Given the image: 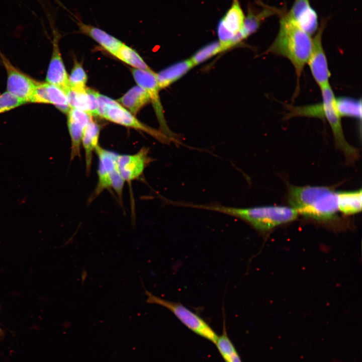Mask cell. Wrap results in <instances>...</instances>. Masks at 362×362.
Masks as SVG:
<instances>
[{"label": "cell", "instance_id": "23", "mask_svg": "<svg viewBox=\"0 0 362 362\" xmlns=\"http://www.w3.org/2000/svg\"><path fill=\"white\" fill-rule=\"evenodd\" d=\"M215 343L225 362H242L235 347L227 335L225 324L222 335L218 336Z\"/></svg>", "mask_w": 362, "mask_h": 362}, {"label": "cell", "instance_id": "12", "mask_svg": "<svg viewBox=\"0 0 362 362\" xmlns=\"http://www.w3.org/2000/svg\"><path fill=\"white\" fill-rule=\"evenodd\" d=\"M149 148L143 147L133 154H119L117 159L119 172L124 182L139 178L146 167L153 161Z\"/></svg>", "mask_w": 362, "mask_h": 362}, {"label": "cell", "instance_id": "2", "mask_svg": "<svg viewBox=\"0 0 362 362\" xmlns=\"http://www.w3.org/2000/svg\"><path fill=\"white\" fill-rule=\"evenodd\" d=\"M288 199L298 214L318 221L333 219L338 211L337 193L327 187L291 186Z\"/></svg>", "mask_w": 362, "mask_h": 362}, {"label": "cell", "instance_id": "15", "mask_svg": "<svg viewBox=\"0 0 362 362\" xmlns=\"http://www.w3.org/2000/svg\"><path fill=\"white\" fill-rule=\"evenodd\" d=\"M52 52L47 71L46 82L57 85L65 93L69 88L68 75L65 68L58 45L59 36L54 32Z\"/></svg>", "mask_w": 362, "mask_h": 362}, {"label": "cell", "instance_id": "13", "mask_svg": "<svg viewBox=\"0 0 362 362\" xmlns=\"http://www.w3.org/2000/svg\"><path fill=\"white\" fill-rule=\"evenodd\" d=\"M29 102L51 104L66 114L70 109L65 92L59 86L46 81L37 82Z\"/></svg>", "mask_w": 362, "mask_h": 362}, {"label": "cell", "instance_id": "14", "mask_svg": "<svg viewBox=\"0 0 362 362\" xmlns=\"http://www.w3.org/2000/svg\"><path fill=\"white\" fill-rule=\"evenodd\" d=\"M67 126L71 139L70 159L80 156V146L84 129L92 120V116L85 112L71 108L67 113Z\"/></svg>", "mask_w": 362, "mask_h": 362}, {"label": "cell", "instance_id": "20", "mask_svg": "<svg viewBox=\"0 0 362 362\" xmlns=\"http://www.w3.org/2000/svg\"><path fill=\"white\" fill-rule=\"evenodd\" d=\"M190 59L183 60L156 73V78L159 89L166 87L178 79L194 67Z\"/></svg>", "mask_w": 362, "mask_h": 362}, {"label": "cell", "instance_id": "17", "mask_svg": "<svg viewBox=\"0 0 362 362\" xmlns=\"http://www.w3.org/2000/svg\"><path fill=\"white\" fill-rule=\"evenodd\" d=\"M65 94L70 109H77L92 116H98V93L87 87L82 92H77L69 88Z\"/></svg>", "mask_w": 362, "mask_h": 362}, {"label": "cell", "instance_id": "30", "mask_svg": "<svg viewBox=\"0 0 362 362\" xmlns=\"http://www.w3.org/2000/svg\"><path fill=\"white\" fill-rule=\"evenodd\" d=\"M5 335V332L0 327V339L3 338Z\"/></svg>", "mask_w": 362, "mask_h": 362}, {"label": "cell", "instance_id": "16", "mask_svg": "<svg viewBox=\"0 0 362 362\" xmlns=\"http://www.w3.org/2000/svg\"><path fill=\"white\" fill-rule=\"evenodd\" d=\"M302 29L311 36L318 29V16L309 0H295L287 13Z\"/></svg>", "mask_w": 362, "mask_h": 362}, {"label": "cell", "instance_id": "8", "mask_svg": "<svg viewBox=\"0 0 362 362\" xmlns=\"http://www.w3.org/2000/svg\"><path fill=\"white\" fill-rule=\"evenodd\" d=\"M245 16L238 0L233 3L217 26L219 41L223 50L231 48L243 40L241 31L243 28Z\"/></svg>", "mask_w": 362, "mask_h": 362}, {"label": "cell", "instance_id": "11", "mask_svg": "<svg viewBox=\"0 0 362 362\" xmlns=\"http://www.w3.org/2000/svg\"><path fill=\"white\" fill-rule=\"evenodd\" d=\"M0 58L7 74V91L29 103L37 81L17 68L1 51Z\"/></svg>", "mask_w": 362, "mask_h": 362}, {"label": "cell", "instance_id": "1", "mask_svg": "<svg viewBox=\"0 0 362 362\" xmlns=\"http://www.w3.org/2000/svg\"><path fill=\"white\" fill-rule=\"evenodd\" d=\"M312 47L311 36L286 13L281 17L277 35L266 52L287 58L293 64L299 81Z\"/></svg>", "mask_w": 362, "mask_h": 362}, {"label": "cell", "instance_id": "24", "mask_svg": "<svg viewBox=\"0 0 362 362\" xmlns=\"http://www.w3.org/2000/svg\"><path fill=\"white\" fill-rule=\"evenodd\" d=\"M335 106L340 117H361V102L348 98H335Z\"/></svg>", "mask_w": 362, "mask_h": 362}, {"label": "cell", "instance_id": "4", "mask_svg": "<svg viewBox=\"0 0 362 362\" xmlns=\"http://www.w3.org/2000/svg\"><path fill=\"white\" fill-rule=\"evenodd\" d=\"M98 116L110 122L139 130L153 136L162 143L172 141L160 131L152 128L139 121L118 102L107 96L98 95Z\"/></svg>", "mask_w": 362, "mask_h": 362}, {"label": "cell", "instance_id": "28", "mask_svg": "<svg viewBox=\"0 0 362 362\" xmlns=\"http://www.w3.org/2000/svg\"><path fill=\"white\" fill-rule=\"evenodd\" d=\"M222 51L224 50L219 41H215L199 49L190 59L195 66Z\"/></svg>", "mask_w": 362, "mask_h": 362}, {"label": "cell", "instance_id": "26", "mask_svg": "<svg viewBox=\"0 0 362 362\" xmlns=\"http://www.w3.org/2000/svg\"><path fill=\"white\" fill-rule=\"evenodd\" d=\"M289 112L286 117L290 118L294 117H312L324 119V110L322 103L302 106L291 107L289 106Z\"/></svg>", "mask_w": 362, "mask_h": 362}, {"label": "cell", "instance_id": "7", "mask_svg": "<svg viewBox=\"0 0 362 362\" xmlns=\"http://www.w3.org/2000/svg\"><path fill=\"white\" fill-rule=\"evenodd\" d=\"M322 98L324 119L328 122L332 131L335 143L344 153L346 159L353 162L358 157V151L350 145L345 138L341 121L335 106V97L330 84L320 88Z\"/></svg>", "mask_w": 362, "mask_h": 362}, {"label": "cell", "instance_id": "10", "mask_svg": "<svg viewBox=\"0 0 362 362\" xmlns=\"http://www.w3.org/2000/svg\"><path fill=\"white\" fill-rule=\"evenodd\" d=\"M325 25V23H321L312 39V47L307 63L320 88L330 84V72L322 42Z\"/></svg>", "mask_w": 362, "mask_h": 362}, {"label": "cell", "instance_id": "19", "mask_svg": "<svg viewBox=\"0 0 362 362\" xmlns=\"http://www.w3.org/2000/svg\"><path fill=\"white\" fill-rule=\"evenodd\" d=\"M100 130L99 125L92 119L86 126L82 133L81 145L85 153V170L88 174L91 169L93 152L99 145Z\"/></svg>", "mask_w": 362, "mask_h": 362}, {"label": "cell", "instance_id": "6", "mask_svg": "<svg viewBox=\"0 0 362 362\" xmlns=\"http://www.w3.org/2000/svg\"><path fill=\"white\" fill-rule=\"evenodd\" d=\"M145 290L147 296L146 302L165 307L189 329L196 334L215 343L218 335L211 326L199 315L192 312L182 304L161 299Z\"/></svg>", "mask_w": 362, "mask_h": 362}, {"label": "cell", "instance_id": "9", "mask_svg": "<svg viewBox=\"0 0 362 362\" xmlns=\"http://www.w3.org/2000/svg\"><path fill=\"white\" fill-rule=\"evenodd\" d=\"M133 77L138 85L143 88L148 94L150 101L159 123L160 131L173 142H178L175 134L168 127L163 116V110L159 96L160 90L157 83L156 73L151 70L132 69Z\"/></svg>", "mask_w": 362, "mask_h": 362}, {"label": "cell", "instance_id": "5", "mask_svg": "<svg viewBox=\"0 0 362 362\" xmlns=\"http://www.w3.org/2000/svg\"><path fill=\"white\" fill-rule=\"evenodd\" d=\"M98 158V182L89 202L97 197L105 190L112 188L121 199L124 185L118 169L119 154L99 145L95 151Z\"/></svg>", "mask_w": 362, "mask_h": 362}, {"label": "cell", "instance_id": "27", "mask_svg": "<svg viewBox=\"0 0 362 362\" xmlns=\"http://www.w3.org/2000/svg\"><path fill=\"white\" fill-rule=\"evenodd\" d=\"M87 81V75L82 65L77 61H75L73 67L70 75L68 76L69 85L71 89L82 92L85 90Z\"/></svg>", "mask_w": 362, "mask_h": 362}, {"label": "cell", "instance_id": "29", "mask_svg": "<svg viewBox=\"0 0 362 362\" xmlns=\"http://www.w3.org/2000/svg\"><path fill=\"white\" fill-rule=\"evenodd\" d=\"M26 103L25 101L6 91L0 95V114L14 109Z\"/></svg>", "mask_w": 362, "mask_h": 362}, {"label": "cell", "instance_id": "3", "mask_svg": "<svg viewBox=\"0 0 362 362\" xmlns=\"http://www.w3.org/2000/svg\"><path fill=\"white\" fill-rule=\"evenodd\" d=\"M180 206L216 211L239 218L260 231H267L296 219L297 212L291 207L261 206L239 208L220 205L180 203Z\"/></svg>", "mask_w": 362, "mask_h": 362}, {"label": "cell", "instance_id": "25", "mask_svg": "<svg viewBox=\"0 0 362 362\" xmlns=\"http://www.w3.org/2000/svg\"><path fill=\"white\" fill-rule=\"evenodd\" d=\"M115 56L135 69L151 70L135 50L124 43L119 48Z\"/></svg>", "mask_w": 362, "mask_h": 362}, {"label": "cell", "instance_id": "22", "mask_svg": "<svg viewBox=\"0 0 362 362\" xmlns=\"http://www.w3.org/2000/svg\"><path fill=\"white\" fill-rule=\"evenodd\" d=\"M361 190L337 193L338 210L345 215L358 213L361 211Z\"/></svg>", "mask_w": 362, "mask_h": 362}, {"label": "cell", "instance_id": "18", "mask_svg": "<svg viewBox=\"0 0 362 362\" xmlns=\"http://www.w3.org/2000/svg\"><path fill=\"white\" fill-rule=\"evenodd\" d=\"M77 24L81 33L92 38L114 56L123 44L117 38L98 27L84 24L80 21L77 22Z\"/></svg>", "mask_w": 362, "mask_h": 362}, {"label": "cell", "instance_id": "21", "mask_svg": "<svg viewBox=\"0 0 362 362\" xmlns=\"http://www.w3.org/2000/svg\"><path fill=\"white\" fill-rule=\"evenodd\" d=\"M147 92L137 85L130 88L118 100V103L123 105L133 115H136L140 110L150 102Z\"/></svg>", "mask_w": 362, "mask_h": 362}]
</instances>
